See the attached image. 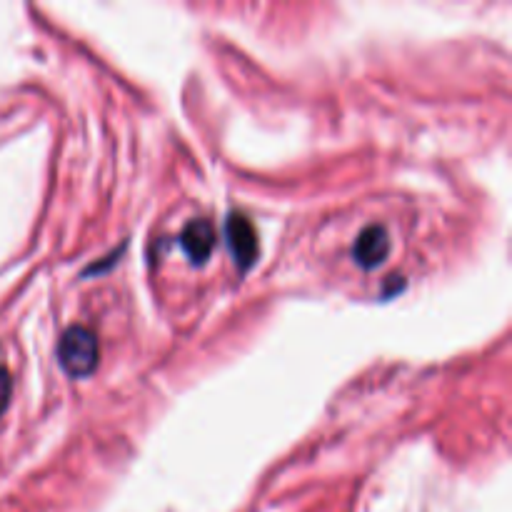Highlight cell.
Returning a JSON list of instances; mask_svg holds the SVG:
<instances>
[{"label":"cell","instance_id":"cell-1","mask_svg":"<svg viewBox=\"0 0 512 512\" xmlns=\"http://www.w3.org/2000/svg\"><path fill=\"white\" fill-rule=\"evenodd\" d=\"M98 338L93 330L83 328V325H73L63 333L58 345V360L60 368L70 375V378H88L98 368Z\"/></svg>","mask_w":512,"mask_h":512},{"label":"cell","instance_id":"cell-2","mask_svg":"<svg viewBox=\"0 0 512 512\" xmlns=\"http://www.w3.org/2000/svg\"><path fill=\"white\" fill-rule=\"evenodd\" d=\"M225 235H228L230 253H233L238 268H253V263L258 260V233L248 215L230 213L228 223H225Z\"/></svg>","mask_w":512,"mask_h":512},{"label":"cell","instance_id":"cell-3","mask_svg":"<svg viewBox=\"0 0 512 512\" xmlns=\"http://www.w3.org/2000/svg\"><path fill=\"white\" fill-rule=\"evenodd\" d=\"M390 253V235L383 225H370L365 228L363 233L358 235L355 240V248H353V258L360 268L365 270H373L388 258Z\"/></svg>","mask_w":512,"mask_h":512},{"label":"cell","instance_id":"cell-4","mask_svg":"<svg viewBox=\"0 0 512 512\" xmlns=\"http://www.w3.org/2000/svg\"><path fill=\"white\" fill-rule=\"evenodd\" d=\"M215 238H218V235H215L213 223L205 218H198L193 220V223L185 225L183 235H180V245H183L185 255H188L195 265H203L205 260L210 258V253H213Z\"/></svg>","mask_w":512,"mask_h":512},{"label":"cell","instance_id":"cell-5","mask_svg":"<svg viewBox=\"0 0 512 512\" xmlns=\"http://www.w3.org/2000/svg\"><path fill=\"white\" fill-rule=\"evenodd\" d=\"M8 398H10V378L5 370H0V410L8 405Z\"/></svg>","mask_w":512,"mask_h":512}]
</instances>
